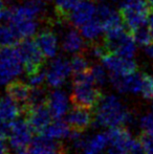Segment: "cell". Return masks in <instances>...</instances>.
<instances>
[{
	"label": "cell",
	"mask_w": 153,
	"mask_h": 154,
	"mask_svg": "<svg viewBox=\"0 0 153 154\" xmlns=\"http://www.w3.org/2000/svg\"><path fill=\"white\" fill-rule=\"evenodd\" d=\"M101 97L102 93L90 75L89 70L76 75L72 91V100L76 105L91 108L96 106Z\"/></svg>",
	"instance_id": "obj_2"
},
{
	"label": "cell",
	"mask_w": 153,
	"mask_h": 154,
	"mask_svg": "<svg viewBox=\"0 0 153 154\" xmlns=\"http://www.w3.org/2000/svg\"><path fill=\"white\" fill-rule=\"evenodd\" d=\"M72 132V129L67 124V122H64L62 120H55L54 122L49 124L39 135L44 138H47V140L59 143L60 140H68Z\"/></svg>",
	"instance_id": "obj_21"
},
{
	"label": "cell",
	"mask_w": 153,
	"mask_h": 154,
	"mask_svg": "<svg viewBox=\"0 0 153 154\" xmlns=\"http://www.w3.org/2000/svg\"><path fill=\"white\" fill-rule=\"evenodd\" d=\"M70 100L72 97H69L68 93L61 88H56L47 94L45 104L54 120H62L67 116L72 109Z\"/></svg>",
	"instance_id": "obj_11"
},
{
	"label": "cell",
	"mask_w": 153,
	"mask_h": 154,
	"mask_svg": "<svg viewBox=\"0 0 153 154\" xmlns=\"http://www.w3.org/2000/svg\"><path fill=\"white\" fill-rule=\"evenodd\" d=\"M89 109L90 108L76 105V107L69 110L68 114L66 116V122L72 130L85 131L91 126L94 120V116H92Z\"/></svg>",
	"instance_id": "obj_17"
},
{
	"label": "cell",
	"mask_w": 153,
	"mask_h": 154,
	"mask_svg": "<svg viewBox=\"0 0 153 154\" xmlns=\"http://www.w3.org/2000/svg\"><path fill=\"white\" fill-rule=\"evenodd\" d=\"M133 122V114L130 109L115 94L102 95L96 106L94 123L106 129L125 127Z\"/></svg>",
	"instance_id": "obj_1"
},
{
	"label": "cell",
	"mask_w": 153,
	"mask_h": 154,
	"mask_svg": "<svg viewBox=\"0 0 153 154\" xmlns=\"http://www.w3.org/2000/svg\"><path fill=\"white\" fill-rule=\"evenodd\" d=\"M80 0H55L56 8L62 15L70 13Z\"/></svg>",
	"instance_id": "obj_32"
},
{
	"label": "cell",
	"mask_w": 153,
	"mask_h": 154,
	"mask_svg": "<svg viewBox=\"0 0 153 154\" xmlns=\"http://www.w3.org/2000/svg\"><path fill=\"white\" fill-rule=\"evenodd\" d=\"M44 12L42 0H27L18 6H14L6 15L8 23L12 25L27 21H37Z\"/></svg>",
	"instance_id": "obj_7"
},
{
	"label": "cell",
	"mask_w": 153,
	"mask_h": 154,
	"mask_svg": "<svg viewBox=\"0 0 153 154\" xmlns=\"http://www.w3.org/2000/svg\"><path fill=\"white\" fill-rule=\"evenodd\" d=\"M72 72L74 71H72L70 61L63 57L56 58L45 70L46 84L54 89L61 88L66 84Z\"/></svg>",
	"instance_id": "obj_8"
},
{
	"label": "cell",
	"mask_w": 153,
	"mask_h": 154,
	"mask_svg": "<svg viewBox=\"0 0 153 154\" xmlns=\"http://www.w3.org/2000/svg\"><path fill=\"white\" fill-rule=\"evenodd\" d=\"M20 106L10 95L0 97V123L11 126L13 122L18 120L21 113Z\"/></svg>",
	"instance_id": "obj_19"
},
{
	"label": "cell",
	"mask_w": 153,
	"mask_h": 154,
	"mask_svg": "<svg viewBox=\"0 0 153 154\" xmlns=\"http://www.w3.org/2000/svg\"><path fill=\"white\" fill-rule=\"evenodd\" d=\"M104 32V26H103L102 22L96 18H96L88 21L87 23L81 26V34L83 38L90 42H94L96 40H98Z\"/></svg>",
	"instance_id": "obj_25"
},
{
	"label": "cell",
	"mask_w": 153,
	"mask_h": 154,
	"mask_svg": "<svg viewBox=\"0 0 153 154\" xmlns=\"http://www.w3.org/2000/svg\"><path fill=\"white\" fill-rule=\"evenodd\" d=\"M103 1H106V2H115L116 0H103Z\"/></svg>",
	"instance_id": "obj_41"
},
{
	"label": "cell",
	"mask_w": 153,
	"mask_h": 154,
	"mask_svg": "<svg viewBox=\"0 0 153 154\" xmlns=\"http://www.w3.org/2000/svg\"><path fill=\"white\" fill-rule=\"evenodd\" d=\"M27 122L36 133L40 134L47 126L53 122V116L49 112L46 104H35L26 106Z\"/></svg>",
	"instance_id": "obj_14"
},
{
	"label": "cell",
	"mask_w": 153,
	"mask_h": 154,
	"mask_svg": "<svg viewBox=\"0 0 153 154\" xmlns=\"http://www.w3.org/2000/svg\"><path fill=\"white\" fill-rule=\"evenodd\" d=\"M8 12L5 11V6H4V2L2 0H0V23L4 18H6Z\"/></svg>",
	"instance_id": "obj_37"
},
{
	"label": "cell",
	"mask_w": 153,
	"mask_h": 154,
	"mask_svg": "<svg viewBox=\"0 0 153 154\" xmlns=\"http://www.w3.org/2000/svg\"><path fill=\"white\" fill-rule=\"evenodd\" d=\"M146 154H153V134L143 131L139 138Z\"/></svg>",
	"instance_id": "obj_33"
},
{
	"label": "cell",
	"mask_w": 153,
	"mask_h": 154,
	"mask_svg": "<svg viewBox=\"0 0 153 154\" xmlns=\"http://www.w3.org/2000/svg\"><path fill=\"white\" fill-rule=\"evenodd\" d=\"M130 154H146L139 140H135L130 149Z\"/></svg>",
	"instance_id": "obj_35"
},
{
	"label": "cell",
	"mask_w": 153,
	"mask_h": 154,
	"mask_svg": "<svg viewBox=\"0 0 153 154\" xmlns=\"http://www.w3.org/2000/svg\"><path fill=\"white\" fill-rule=\"evenodd\" d=\"M108 144V132L85 134L79 152L82 154H105Z\"/></svg>",
	"instance_id": "obj_16"
},
{
	"label": "cell",
	"mask_w": 153,
	"mask_h": 154,
	"mask_svg": "<svg viewBox=\"0 0 153 154\" xmlns=\"http://www.w3.org/2000/svg\"><path fill=\"white\" fill-rule=\"evenodd\" d=\"M70 63H72V71L76 75H80V73L86 72V71L89 70V62L82 55L75 56L72 61H70Z\"/></svg>",
	"instance_id": "obj_30"
},
{
	"label": "cell",
	"mask_w": 153,
	"mask_h": 154,
	"mask_svg": "<svg viewBox=\"0 0 153 154\" xmlns=\"http://www.w3.org/2000/svg\"><path fill=\"white\" fill-rule=\"evenodd\" d=\"M148 0H122L120 14L128 29L131 32L146 25L150 15Z\"/></svg>",
	"instance_id": "obj_3"
},
{
	"label": "cell",
	"mask_w": 153,
	"mask_h": 154,
	"mask_svg": "<svg viewBox=\"0 0 153 154\" xmlns=\"http://www.w3.org/2000/svg\"><path fill=\"white\" fill-rule=\"evenodd\" d=\"M146 54L148 57L153 59V43H150L149 45L146 46Z\"/></svg>",
	"instance_id": "obj_39"
},
{
	"label": "cell",
	"mask_w": 153,
	"mask_h": 154,
	"mask_svg": "<svg viewBox=\"0 0 153 154\" xmlns=\"http://www.w3.org/2000/svg\"><path fill=\"white\" fill-rule=\"evenodd\" d=\"M133 34V39L136 42V44H139V46H147L150 43H152L153 38L152 35L149 31V27L143 25V26L139 27L137 29L132 32Z\"/></svg>",
	"instance_id": "obj_28"
},
{
	"label": "cell",
	"mask_w": 153,
	"mask_h": 154,
	"mask_svg": "<svg viewBox=\"0 0 153 154\" xmlns=\"http://www.w3.org/2000/svg\"><path fill=\"white\" fill-rule=\"evenodd\" d=\"M139 127L145 132L153 134V111L144 114L139 119Z\"/></svg>",
	"instance_id": "obj_34"
},
{
	"label": "cell",
	"mask_w": 153,
	"mask_h": 154,
	"mask_svg": "<svg viewBox=\"0 0 153 154\" xmlns=\"http://www.w3.org/2000/svg\"><path fill=\"white\" fill-rule=\"evenodd\" d=\"M84 40L81 32L69 29L64 34L62 39V48L68 54H79L84 47Z\"/></svg>",
	"instance_id": "obj_24"
},
{
	"label": "cell",
	"mask_w": 153,
	"mask_h": 154,
	"mask_svg": "<svg viewBox=\"0 0 153 154\" xmlns=\"http://www.w3.org/2000/svg\"><path fill=\"white\" fill-rule=\"evenodd\" d=\"M21 37L16 29L8 24H0V46L12 47L18 44Z\"/></svg>",
	"instance_id": "obj_26"
},
{
	"label": "cell",
	"mask_w": 153,
	"mask_h": 154,
	"mask_svg": "<svg viewBox=\"0 0 153 154\" xmlns=\"http://www.w3.org/2000/svg\"><path fill=\"white\" fill-rule=\"evenodd\" d=\"M148 2H149V4H150V6L153 8V0H148Z\"/></svg>",
	"instance_id": "obj_40"
},
{
	"label": "cell",
	"mask_w": 153,
	"mask_h": 154,
	"mask_svg": "<svg viewBox=\"0 0 153 154\" xmlns=\"http://www.w3.org/2000/svg\"><path fill=\"white\" fill-rule=\"evenodd\" d=\"M109 144L105 154H130V149L134 143L132 134L125 127L108 129Z\"/></svg>",
	"instance_id": "obj_10"
},
{
	"label": "cell",
	"mask_w": 153,
	"mask_h": 154,
	"mask_svg": "<svg viewBox=\"0 0 153 154\" xmlns=\"http://www.w3.org/2000/svg\"><path fill=\"white\" fill-rule=\"evenodd\" d=\"M96 18L102 22L105 29V32L124 27L121 14H118L115 8L108 4H101L98 6Z\"/></svg>",
	"instance_id": "obj_18"
},
{
	"label": "cell",
	"mask_w": 153,
	"mask_h": 154,
	"mask_svg": "<svg viewBox=\"0 0 153 154\" xmlns=\"http://www.w3.org/2000/svg\"><path fill=\"white\" fill-rule=\"evenodd\" d=\"M27 83L29 84L32 88H39L42 87L44 83H46V75L45 71L38 70L31 75H27Z\"/></svg>",
	"instance_id": "obj_31"
},
{
	"label": "cell",
	"mask_w": 153,
	"mask_h": 154,
	"mask_svg": "<svg viewBox=\"0 0 153 154\" xmlns=\"http://www.w3.org/2000/svg\"><path fill=\"white\" fill-rule=\"evenodd\" d=\"M148 27H149V31L151 32L152 38H153V11L150 13L149 18H148Z\"/></svg>",
	"instance_id": "obj_38"
},
{
	"label": "cell",
	"mask_w": 153,
	"mask_h": 154,
	"mask_svg": "<svg viewBox=\"0 0 153 154\" xmlns=\"http://www.w3.org/2000/svg\"><path fill=\"white\" fill-rule=\"evenodd\" d=\"M111 85L118 93L123 94H137L141 93L143 84V75L134 71L124 75H110Z\"/></svg>",
	"instance_id": "obj_13"
},
{
	"label": "cell",
	"mask_w": 153,
	"mask_h": 154,
	"mask_svg": "<svg viewBox=\"0 0 153 154\" xmlns=\"http://www.w3.org/2000/svg\"><path fill=\"white\" fill-rule=\"evenodd\" d=\"M29 154H62L59 143L40 136L27 147Z\"/></svg>",
	"instance_id": "obj_23"
},
{
	"label": "cell",
	"mask_w": 153,
	"mask_h": 154,
	"mask_svg": "<svg viewBox=\"0 0 153 154\" xmlns=\"http://www.w3.org/2000/svg\"><path fill=\"white\" fill-rule=\"evenodd\" d=\"M18 51L20 53L21 59H22L24 70L26 71L27 75H31V73L42 69L43 60L45 57L43 56L42 51H40L36 41H23L19 45Z\"/></svg>",
	"instance_id": "obj_9"
},
{
	"label": "cell",
	"mask_w": 153,
	"mask_h": 154,
	"mask_svg": "<svg viewBox=\"0 0 153 154\" xmlns=\"http://www.w3.org/2000/svg\"><path fill=\"white\" fill-rule=\"evenodd\" d=\"M24 66L18 48L2 47L0 51V84L8 85L16 81Z\"/></svg>",
	"instance_id": "obj_4"
},
{
	"label": "cell",
	"mask_w": 153,
	"mask_h": 154,
	"mask_svg": "<svg viewBox=\"0 0 153 154\" xmlns=\"http://www.w3.org/2000/svg\"><path fill=\"white\" fill-rule=\"evenodd\" d=\"M98 6L90 0H80L69 13V20L72 25L81 27L88 21L96 18Z\"/></svg>",
	"instance_id": "obj_15"
},
{
	"label": "cell",
	"mask_w": 153,
	"mask_h": 154,
	"mask_svg": "<svg viewBox=\"0 0 153 154\" xmlns=\"http://www.w3.org/2000/svg\"><path fill=\"white\" fill-rule=\"evenodd\" d=\"M152 111H153V110H152Z\"/></svg>",
	"instance_id": "obj_42"
},
{
	"label": "cell",
	"mask_w": 153,
	"mask_h": 154,
	"mask_svg": "<svg viewBox=\"0 0 153 154\" xmlns=\"http://www.w3.org/2000/svg\"><path fill=\"white\" fill-rule=\"evenodd\" d=\"M8 144H6L5 138L0 136V154H8Z\"/></svg>",
	"instance_id": "obj_36"
},
{
	"label": "cell",
	"mask_w": 153,
	"mask_h": 154,
	"mask_svg": "<svg viewBox=\"0 0 153 154\" xmlns=\"http://www.w3.org/2000/svg\"><path fill=\"white\" fill-rule=\"evenodd\" d=\"M141 94L147 101L153 102V75L149 73L143 75V84H142Z\"/></svg>",
	"instance_id": "obj_29"
},
{
	"label": "cell",
	"mask_w": 153,
	"mask_h": 154,
	"mask_svg": "<svg viewBox=\"0 0 153 154\" xmlns=\"http://www.w3.org/2000/svg\"><path fill=\"white\" fill-rule=\"evenodd\" d=\"M36 43L45 58H55L59 51V40L54 32L44 29L40 32L36 39Z\"/></svg>",
	"instance_id": "obj_20"
},
{
	"label": "cell",
	"mask_w": 153,
	"mask_h": 154,
	"mask_svg": "<svg viewBox=\"0 0 153 154\" xmlns=\"http://www.w3.org/2000/svg\"><path fill=\"white\" fill-rule=\"evenodd\" d=\"M105 45L109 53H115L120 56L133 59L136 53V42L124 27L106 32Z\"/></svg>",
	"instance_id": "obj_5"
},
{
	"label": "cell",
	"mask_w": 153,
	"mask_h": 154,
	"mask_svg": "<svg viewBox=\"0 0 153 154\" xmlns=\"http://www.w3.org/2000/svg\"><path fill=\"white\" fill-rule=\"evenodd\" d=\"M34 130L27 121L16 120L11 124L6 138L11 149L14 151L26 148L34 140Z\"/></svg>",
	"instance_id": "obj_6"
},
{
	"label": "cell",
	"mask_w": 153,
	"mask_h": 154,
	"mask_svg": "<svg viewBox=\"0 0 153 154\" xmlns=\"http://www.w3.org/2000/svg\"><path fill=\"white\" fill-rule=\"evenodd\" d=\"M6 93L20 105L26 106L29 104V97H31L32 87L29 83H24V82L16 80L8 85Z\"/></svg>",
	"instance_id": "obj_22"
},
{
	"label": "cell",
	"mask_w": 153,
	"mask_h": 154,
	"mask_svg": "<svg viewBox=\"0 0 153 154\" xmlns=\"http://www.w3.org/2000/svg\"><path fill=\"white\" fill-rule=\"evenodd\" d=\"M89 73L98 86H104L110 79V75L103 65H94L89 69Z\"/></svg>",
	"instance_id": "obj_27"
},
{
	"label": "cell",
	"mask_w": 153,
	"mask_h": 154,
	"mask_svg": "<svg viewBox=\"0 0 153 154\" xmlns=\"http://www.w3.org/2000/svg\"><path fill=\"white\" fill-rule=\"evenodd\" d=\"M101 61L110 75H124L136 71V63L133 59L115 53H107Z\"/></svg>",
	"instance_id": "obj_12"
}]
</instances>
